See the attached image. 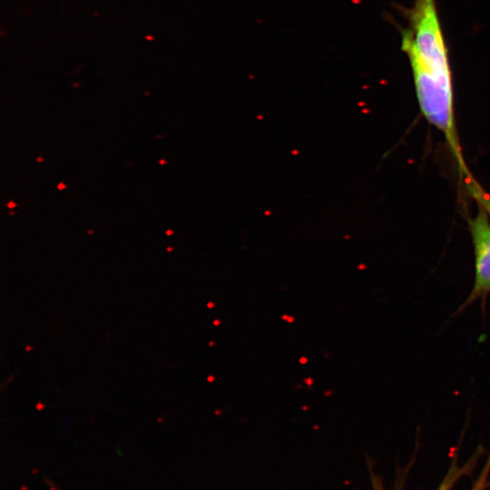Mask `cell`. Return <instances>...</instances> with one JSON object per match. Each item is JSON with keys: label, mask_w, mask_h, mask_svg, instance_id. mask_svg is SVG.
<instances>
[{"label": "cell", "mask_w": 490, "mask_h": 490, "mask_svg": "<svg viewBox=\"0 0 490 490\" xmlns=\"http://www.w3.org/2000/svg\"><path fill=\"white\" fill-rule=\"evenodd\" d=\"M407 20L401 49L410 62L420 111L443 133L460 175L465 177L469 172L456 127L452 74L436 0H415Z\"/></svg>", "instance_id": "1"}, {"label": "cell", "mask_w": 490, "mask_h": 490, "mask_svg": "<svg viewBox=\"0 0 490 490\" xmlns=\"http://www.w3.org/2000/svg\"><path fill=\"white\" fill-rule=\"evenodd\" d=\"M469 229L474 247L475 281L463 308L477 299L485 300L490 293V217L481 206L469 220Z\"/></svg>", "instance_id": "2"}, {"label": "cell", "mask_w": 490, "mask_h": 490, "mask_svg": "<svg viewBox=\"0 0 490 490\" xmlns=\"http://www.w3.org/2000/svg\"><path fill=\"white\" fill-rule=\"evenodd\" d=\"M464 182L470 195L479 206L485 209L490 217V195L483 190L470 174L465 177Z\"/></svg>", "instance_id": "3"}, {"label": "cell", "mask_w": 490, "mask_h": 490, "mask_svg": "<svg viewBox=\"0 0 490 490\" xmlns=\"http://www.w3.org/2000/svg\"><path fill=\"white\" fill-rule=\"evenodd\" d=\"M473 466V462L463 466L453 464L444 476L436 490H451L456 483L464 476Z\"/></svg>", "instance_id": "4"}, {"label": "cell", "mask_w": 490, "mask_h": 490, "mask_svg": "<svg viewBox=\"0 0 490 490\" xmlns=\"http://www.w3.org/2000/svg\"><path fill=\"white\" fill-rule=\"evenodd\" d=\"M490 475V456L487 459L480 475L472 485L471 490H485L487 486Z\"/></svg>", "instance_id": "5"}, {"label": "cell", "mask_w": 490, "mask_h": 490, "mask_svg": "<svg viewBox=\"0 0 490 490\" xmlns=\"http://www.w3.org/2000/svg\"><path fill=\"white\" fill-rule=\"evenodd\" d=\"M57 188L59 190H64L66 188V185L64 183V182H60L58 185H57Z\"/></svg>", "instance_id": "6"}, {"label": "cell", "mask_w": 490, "mask_h": 490, "mask_svg": "<svg viewBox=\"0 0 490 490\" xmlns=\"http://www.w3.org/2000/svg\"><path fill=\"white\" fill-rule=\"evenodd\" d=\"M15 206H16V204H15L14 201H10V202L7 204V207H8L9 209H14Z\"/></svg>", "instance_id": "7"}, {"label": "cell", "mask_w": 490, "mask_h": 490, "mask_svg": "<svg viewBox=\"0 0 490 490\" xmlns=\"http://www.w3.org/2000/svg\"><path fill=\"white\" fill-rule=\"evenodd\" d=\"M165 162H166L165 161H161V162H159V163H161V164H163V163H165Z\"/></svg>", "instance_id": "8"}]
</instances>
